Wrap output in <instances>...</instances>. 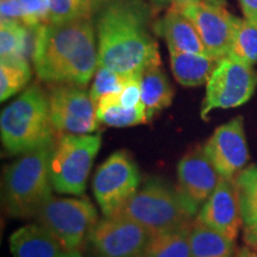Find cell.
<instances>
[{
	"label": "cell",
	"instance_id": "cell-8",
	"mask_svg": "<svg viewBox=\"0 0 257 257\" xmlns=\"http://www.w3.org/2000/svg\"><path fill=\"white\" fill-rule=\"evenodd\" d=\"M257 88V72L251 66L225 56L218 62L206 83V95L200 115L207 119L217 108H232L245 104Z\"/></svg>",
	"mask_w": 257,
	"mask_h": 257
},
{
	"label": "cell",
	"instance_id": "cell-20",
	"mask_svg": "<svg viewBox=\"0 0 257 257\" xmlns=\"http://www.w3.org/2000/svg\"><path fill=\"white\" fill-rule=\"evenodd\" d=\"M233 242L225 234L195 220L189 230L192 257H233Z\"/></svg>",
	"mask_w": 257,
	"mask_h": 257
},
{
	"label": "cell",
	"instance_id": "cell-29",
	"mask_svg": "<svg viewBox=\"0 0 257 257\" xmlns=\"http://www.w3.org/2000/svg\"><path fill=\"white\" fill-rule=\"evenodd\" d=\"M22 6V23L25 27L38 28L47 23L49 0H19Z\"/></svg>",
	"mask_w": 257,
	"mask_h": 257
},
{
	"label": "cell",
	"instance_id": "cell-31",
	"mask_svg": "<svg viewBox=\"0 0 257 257\" xmlns=\"http://www.w3.org/2000/svg\"><path fill=\"white\" fill-rule=\"evenodd\" d=\"M2 21H16L22 23V6L19 0H2L0 2Z\"/></svg>",
	"mask_w": 257,
	"mask_h": 257
},
{
	"label": "cell",
	"instance_id": "cell-18",
	"mask_svg": "<svg viewBox=\"0 0 257 257\" xmlns=\"http://www.w3.org/2000/svg\"><path fill=\"white\" fill-rule=\"evenodd\" d=\"M220 60L207 54L170 53V67L176 81L185 87H197L207 83Z\"/></svg>",
	"mask_w": 257,
	"mask_h": 257
},
{
	"label": "cell",
	"instance_id": "cell-14",
	"mask_svg": "<svg viewBox=\"0 0 257 257\" xmlns=\"http://www.w3.org/2000/svg\"><path fill=\"white\" fill-rule=\"evenodd\" d=\"M179 191L195 214L217 187L220 175L204 152L197 147L180 160L178 165Z\"/></svg>",
	"mask_w": 257,
	"mask_h": 257
},
{
	"label": "cell",
	"instance_id": "cell-9",
	"mask_svg": "<svg viewBox=\"0 0 257 257\" xmlns=\"http://www.w3.org/2000/svg\"><path fill=\"white\" fill-rule=\"evenodd\" d=\"M153 234L123 216L105 217L83 244L86 257H142Z\"/></svg>",
	"mask_w": 257,
	"mask_h": 257
},
{
	"label": "cell",
	"instance_id": "cell-11",
	"mask_svg": "<svg viewBox=\"0 0 257 257\" xmlns=\"http://www.w3.org/2000/svg\"><path fill=\"white\" fill-rule=\"evenodd\" d=\"M50 118L56 133L87 135L98 130L96 106L80 86L59 85L49 94Z\"/></svg>",
	"mask_w": 257,
	"mask_h": 257
},
{
	"label": "cell",
	"instance_id": "cell-26",
	"mask_svg": "<svg viewBox=\"0 0 257 257\" xmlns=\"http://www.w3.org/2000/svg\"><path fill=\"white\" fill-rule=\"evenodd\" d=\"M27 29L21 22L2 21L0 23V57L2 63L25 59Z\"/></svg>",
	"mask_w": 257,
	"mask_h": 257
},
{
	"label": "cell",
	"instance_id": "cell-3",
	"mask_svg": "<svg viewBox=\"0 0 257 257\" xmlns=\"http://www.w3.org/2000/svg\"><path fill=\"white\" fill-rule=\"evenodd\" d=\"M55 141L22 154L4 174V204L9 214L17 218L36 216L51 198V156Z\"/></svg>",
	"mask_w": 257,
	"mask_h": 257
},
{
	"label": "cell",
	"instance_id": "cell-35",
	"mask_svg": "<svg viewBox=\"0 0 257 257\" xmlns=\"http://www.w3.org/2000/svg\"><path fill=\"white\" fill-rule=\"evenodd\" d=\"M60 257H86L82 255L80 250H74V251H63Z\"/></svg>",
	"mask_w": 257,
	"mask_h": 257
},
{
	"label": "cell",
	"instance_id": "cell-19",
	"mask_svg": "<svg viewBox=\"0 0 257 257\" xmlns=\"http://www.w3.org/2000/svg\"><path fill=\"white\" fill-rule=\"evenodd\" d=\"M142 102L146 106L148 120L160 111L172 105L174 89L167 79L161 66H153L144 70L141 78Z\"/></svg>",
	"mask_w": 257,
	"mask_h": 257
},
{
	"label": "cell",
	"instance_id": "cell-30",
	"mask_svg": "<svg viewBox=\"0 0 257 257\" xmlns=\"http://www.w3.org/2000/svg\"><path fill=\"white\" fill-rule=\"evenodd\" d=\"M142 76H133L128 78L120 93H118V99L121 106L126 108H134L142 104V86H141Z\"/></svg>",
	"mask_w": 257,
	"mask_h": 257
},
{
	"label": "cell",
	"instance_id": "cell-32",
	"mask_svg": "<svg viewBox=\"0 0 257 257\" xmlns=\"http://www.w3.org/2000/svg\"><path fill=\"white\" fill-rule=\"evenodd\" d=\"M244 17L257 24V0H239Z\"/></svg>",
	"mask_w": 257,
	"mask_h": 257
},
{
	"label": "cell",
	"instance_id": "cell-34",
	"mask_svg": "<svg viewBox=\"0 0 257 257\" xmlns=\"http://www.w3.org/2000/svg\"><path fill=\"white\" fill-rule=\"evenodd\" d=\"M237 257H257V253L255 251H252L251 249L244 246V248L240 249L238 253H237Z\"/></svg>",
	"mask_w": 257,
	"mask_h": 257
},
{
	"label": "cell",
	"instance_id": "cell-36",
	"mask_svg": "<svg viewBox=\"0 0 257 257\" xmlns=\"http://www.w3.org/2000/svg\"><path fill=\"white\" fill-rule=\"evenodd\" d=\"M206 2L210 3V4L221 6V8H225V6H226V0H206Z\"/></svg>",
	"mask_w": 257,
	"mask_h": 257
},
{
	"label": "cell",
	"instance_id": "cell-28",
	"mask_svg": "<svg viewBox=\"0 0 257 257\" xmlns=\"http://www.w3.org/2000/svg\"><path fill=\"white\" fill-rule=\"evenodd\" d=\"M127 79V76L121 75L114 70L98 66L94 81H93L91 91H89V95L94 101L95 106L102 96L112 94V93H120Z\"/></svg>",
	"mask_w": 257,
	"mask_h": 257
},
{
	"label": "cell",
	"instance_id": "cell-33",
	"mask_svg": "<svg viewBox=\"0 0 257 257\" xmlns=\"http://www.w3.org/2000/svg\"><path fill=\"white\" fill-rule=\"evenodd\" d=\"M154 3L159 5H184V4H192V3H199V2H206V0H153Z\"/></svg>",
	"mask_w": 257,
	"mask_h": 257
},
{
	"label": "cell",
	"instance_id": "cell-4",
	"mask_svg": "<svg viewBox=\"0 0 257 257\" xmlns=\"http://www.w3.org/2000/svg\"><path fill=\"white\" fill-rule=\"evenodd\" d=\"M54 131L49 96L37 85L22 93L0 115L3 146L15 155L53 142Z\"/></svg>",
	"mask_w": 257,
	"mask_h": 257
},
{
	"label": "cell",
	"instance_id": "cell-2",
	"mask_svg": "<svg viewBox=\"0 0 257 257\" xmlns=\"http://www.w3.org/2000/svg\"><path fill=\"white\" fill-rule=\"evenodd\" d=\"M32 60L35 72L43 81L80 87L87 85L98 69L91 19L40 25Z\"/></svg>",
	"mask_w": 257,
	"mask_h": 257
},
{
	"label": "cell",
	"instance_id": "cell-21",
	"mask_svg": "<svg viewBox=\"0 0 257 257\" xmlns=\"http://www.w3.org/2000/svg\"><path fill=\"white\" fill-rule=\"evenodd\" d=\"M96 119L99 124L113 127H126L147 123L148 117L143 102L134 108H126L120 105L118 93H112L102 96L96 104Z\"/></svg>",
	"mask_w": 257,
	"mask_h": 257
},
{
	"label": "cell",
	"instance_id": "cell-27",
	"mask_svg": "<svg viewBox=\"0 0 257 257\" xmlns=\"http://www.w3.org/2000/svg\"><path fill=\"white\" fill-rule=\"evenodd\" d=\"M31 76L27 60L2 63L0 66V100L5 101L27 85Z\"/></svg>",
	"mask_w": 257,
	"mask_h": 257
},
{
	"label": "cell",
	"instance_id": "cell-7",
	"mask_svg": "<svg viewBox=\"0 0 257 257\" xmlns=\"http://www.w3.org/2000/svg\"><path fill=\"white\" fill-rule=\"evenodd\" d=\"M38 224L59 240L66 251L83 248L95 224L98 213L86 198L59 199L51 197L36 214Z\"/></svg>",
	"mask_w": 257,
	"mask_h": 257
},
{
	"label": "cell",
	"instance_id": "cell-22",
	"mask_svg": "<svg viewBox=\"0 0 257 257\" xmlns=\"http://www.w3.org/2000/svg\"><path fill=\"white\" fill-rule=\"evenodd\" d=\"M227 57L253 67L257 63V24L233 16V32Z\"/></svg>",
	"mask_w": 257,
	"mask_h": 257
},
{
	"label": "cell",
	"instance_id": "cell-13",
	"mask_svg": "<svg viewBox=\"0 0 257 257\" xmlns=\"http://www.w3.org/2000/svg\"><path fill=\"white\" fill-rule=\"evenodd\" d=\"M204 152L218 174L226 179L236 178L249 160L243 118L238 115L217 127L205 143Z\"/></svg>",
	"mask_w": 257,
	"mask_h": 257
},
{
	"label": "cell",
	"instance_id": "cell-24",
	"mask_svg": "<svg viewBox=\"0 0 257 257\" xmlns=\"http://www.w3.org/2000/svg\"><path fill=\"white\" fill-rule=\"evenodd\" d=\"M191 225L153 236L142 257H192L189 244Z\"/></svg>",
	"mask_w": 257,
	"mask_h": 257
},
{
	"label": "cell",
	"instance_id": "cell-16",
	"mask_svg": "<svg viewBox=\"0 0 257 257\" xmlns=\"http://www.w3.org/2000/svg\"><path fill=\"white\" fill-rule=\"evenodd\" d=\"M156 31L166 40L169 53L207 54L194 24L174 5H170Z\"/></svg>",
	"mask_w": 257,
	"mask_h": 257
},
{
	"label": "cell",
	"instance_id": "cell-17",
	"mask_svg": "<svg viewBox=\"0 0 257 257\" xmlns=\"http://www.w3.org/2000/svg\"><path fill=\"white\" fill-rule=\"evenodd\" d=\"M14 257H60L66 250L59 240L41 224L19 227L10 237Z\"/></svg>",
	"mask_w": 257,
	"mask_h": 257
},
{
	"label": "cell",
	"instance_id": "cell-12",
	"mask_svg": "<svg viewBox=\"0 0 257 257\" xmlns=\"http://www.w3.org/2000/svg\"><path fill=\"white\" fill-rule=\"evenodd\" d=\"M174 6L194 24L208 55L217 60L227 55L232 40L233 15L207 2Z\"/></svg>",
	"mask_w": 257,
	"mask_h": 257
},
{
	"label": "cell",
	"instance_id": "cell-23",
	"mask_svg": "<svg viewBox=\"0 0 257 257\" xmlns=\"http://www.w3.org/2000/svg\"><path fill=\"white\" fill-rule=\"evenodd\" d=\"M242 223L250 231H257V166H249L234 178Z\"/></svg>",
	"mask_w": 257,
	"mask_h": 257
},
{
	"label": "cell",
	"instance_id": "cell-15",
	"mask_svg": "<svg viewBox=\"0 0 257 257\" xmlns=\"http://www.w3.org/2000/svg\"><path fill=\"white\" fill-rule=\"evenodd\" d=\"M197 220L230 239H236L242 217L234 179L220 176L217 187L199 210Z\"/></svg>",
	"mask_w": 257,
	"mask_h": 257
},
{
	"label": "cell",
	"instance_id": "cell-5",
	"mask_svg": "<svg viewBox=\"0 0 257 257\" xmlns=\"http://www.w3.org/2000/svg\"><path fill=\"white\" fill-rule=\"evenodd\" d=\"M117 216L134 220L156 236L188 226L195 213L179 189L155 180L137 189Z\"/></svg>",
	"mask_w": 257,
	"mask_h": 257
},
{
	"label": "cell",
	"instance_id": "cell-6",
	"mask_svg": "<svg viewBox=\"0 0 257 257\" xmlns=\"http://www.w3.org/2000/svg\"><path fill=\"white\" fill-rule=\"evenodd\" d=\"M100 147V134L62 135L51 156L54 189L63 194L81 195Z\"/></svg>",
	"mask_w": 257,
	"mask_h": 257
},
{
	"label": "cell",
	"instance_id": "cell-25",
	"mask_svg": "<svg viewBox=\"0 0 257 257\" xmlns=\"http://www.w3.org/2000/svg\"><path fill=\"white\" fill-rule=\"evenodd\" d=\"M100 3L101 0H49L47 23L59 24L92 19Z\"/></svg>",
	"mask_w": 257,
	"mask_h": 257
},
{
	"label": "cell",
	"instance_id": "cell-10",
	"mask_svg": "<svg viewBox=\"0 0 257 257\" xmlns=\"http://www.w3.org/2000/svg\"><path fill=\"white\" fill-rule=\"evenodd\" d=\"M136 163L125 152H115L101 163L93 178L92 188L104 217L119 213L140 187Z\"/></svg>",
	"mask_w": 257,
	"mask_h": 257
},
{
	"label": "cell",
	"instance_id": "cell-1",
	"mask_svg": "<svg viewBox=\"0 0 257 257\" xmlns=\"http://www.w3.org/2000/svg\"><path fill=\"white\" fill-rule=\"evenodd\" d=\"M98 10V66L127 78L161 66L159 46L147 30L148 9L142 2L104 0Z\"/></svg>",
	"mask_w": 257,
	"mask_h": 257
}]
</instances>
